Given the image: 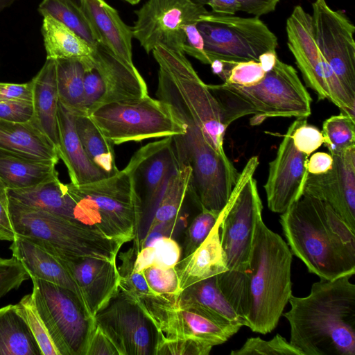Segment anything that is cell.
Returning a JSON list of instances; mask_svg holds the SVG:
<instances>
[{
  "instance_id": "cell-50",
  "label": "cell",
  "mask_w": 355,
  "mask_h": 355,
  "mask_svg": "<svg viewBox=\"0 0 355 355\" xmlns=\"http://www.w3.org/2000/svg\"><path fill=\"white\" fill-rule=\"evenodd\" d=\"M119 290L130 298L155 295L142 272H130L121 275Z\"/></svg>"
},
{
  "instance_id": "cell-48",
  "label": "cell",
  "mask_w": 355,
  "mask_h": 355,
  "mask_svg": "<svg viewBox=\"0 0 355 355\" xmlns=\"http://www.w3.org/2000/svg\"><path fill=\"white\" fill-rule=\"evenodd\" d=\"M151 247L154 265L162 268H172L180 259V246L171 236L161 237Z\"/></svg>"
},
{
  "instance_id": "cell-19",
  "label": "cell",
  "mask_w": 355,
  "mask_h": 355,
  "mask_svg": "<svg viewBox=\"0 0 355 355\" xmlns=\"http://www.w3.org/2000/svg\"><path fill=\"white\" fill-rule=\"evenodd\" d=\"M33 277L71 355H85L95 327L92 317L71 291ZM30 277V278H31Z\"/></svg>"
},
{
  "instance_id": "cell-33",
  "label": "cell",
  "mask_w": 355,
  "mask_h": 355,
  "mask_svg": "<svg viewBox=\"0 0 355 355\" xmlns=\"http://www.w3.org/2000/svg\"><path fill=\"white\" fill-rule=\"evenodd\" d=\"M57 164L0 154V179L8 189H23L58 175Z\"/></svg>"
},
{
  "instance_id": "cell-16",
  "label": "cell",
  "mask_w": 355,
  "mask_h": 355,
  "mask_svg": "<svg viewBox=\"0 0 355 355\" xmlns=\"http://www.w3.org/2000/svg\"><path fill=\"white\" fill-rule=\"evenodd\" d=\"M119 355L154 354L155 330L140 307L120 290L94 316Z\"/></svg>"
},
{
  "instance_id": "cell-27",
  "label": "cell",
  "mask_w": 355,
  "mask_h": 355,
  "mask_svg": "<svg viewBox=\"0 0 355 355\" xmlns=\"http://www.w3.org/2000/svg\"><path fill=\"white\" fill-rule=\"evenodd\" d=\"M31 81L33 88V116L31 121L49 139L58 153L59 96L55 60L46 58L42 69Z\"/></svg>"
},
{
  "instance_id": "cell-32",
  "label": "cell",
  "mask_w": 355,
  "mask_h": 355,
  "mask_svg": "<svg viewBox=\"0 0 355 355\" xmlns=\"http://www.w3.org/2000/svg\"><path fill=\"white\" fill-rule=\"evenodd\" d=\"M191 180L190 166L178 162L177 167L166 180L154 207L153 218L146 234L160 225L179 218L182 207L189 193Z\"/></svg>"
},
{
  "instance_id": "cell-49",
  "label": "cell",
  "mask_w": 355,
  "mask_h": 355,
  "mask_svg": "<svg viewBox=\"0 0 355 355\" xmlns=\"http://www.w3.org/2000/svg\"><path fill=\"white\" fill-rule=\"evenodd\" d=\"M184 33L183 52L200 62L210 64L211 61L205 51L203 37L197 27V22L182 27Z\"/></svg>"
},
{
  "instance_id": "cell-51",
  "label": "cell",
  "mask_w": 355,
  "mask_h": 355,
  "mask_svg": "<svg viewBox=\"0 0 355 355\" xmlns=\"http://www.w3.org/2000/svg\"><path fill=\"white\" fill-rule=\"evenodd\" d=\"M33 105L31 102L12 101L0 99V119L24 123L31 120Z\"/></svg>"
},
{
  "instance_id": "cell-57",
  "label": "cell",
  "mask_w": 355,
  "mask_h": 355,
  "mask_svg": "<svg viewBox=\"0 0 355 355\" xmlns=\"http://www.w3.org/2000/svg\"><path fill=\"white\" fill-rule=\"evenodd\" d=\"M16 0H0V12L10 7Z\"/></svg>"
},
{
  "instance_id": "cell-39",
  "label": "cell",
  "mask_w": 355,
  "mask_h": 355,
  "mask_svg": "<svg viewBox=\"0 0 355 355\" xmlns=\"http://www.w3.org/2000/svg\"><path fill=\"white\" fill-rule=\"evenodd\" d=\"M214 73L225 83L240 87H250L259 83L266 72L259 62H225L214 60L210 64Z\"/></svg>"
},
{
  "instance_id": "cell-31",
  "label": "cell",
  "mask_w": 355,
  "mask_h": 355,
  "mask_svg": "<svg viewBox=\"0 0 355 355\" xmlns=\"http://www.w3.org/2000/svg\"><path fill=\"white\" fill-rule=\"evenodd\" d=\"M8 194L10 200L19 203L76 220L75 202L67 191V184L60 180L58 175L31 187L8 189Z\"/></svg>"
},
{
  "instance_id": "cell-7",
  "label": "cell",
  "mask_w": 355,
  "mask_h": 355,
  "mask_svg": "<svg viewBox=\"0 0 355 355\" xmlns=\"http://www.w3.org/2000/svg\"><path fill=\"white\" fill-rule=\"evenodd\" d=\"M153 55L159 66L156 96L190 119L218 153L223 148L225 127L220 105L215 96L182 52L158 46Z\"/></svg>"
},
{
  "instance_id": "cell-41",
  "label": "cell",
  "mask_w": 355,
  "mask_h": 355,
  "mask_svg": "<svg viewBox=\"0 0 355 355\" xmlns=\"http://www.w3.org/2000/svg\"><path fill=\"white\" fill-rule=\"evenodd\" d=\"M195 3L209 6L211 11L220 14L234 15L244 12L259 17L273 12L279 0H191Z\"/></svg>"
},
{
  "instance_id": "cell-59",
  "label": "cell",
  "mask_w": 355,
  "mask_h": 355,
  "mask_svg": "<svg viewBox=\"0 0 355 355\" xmlns=\"http://www.w3.org/2000/svg\"><path fill=\"white\" fill-rule=\"evenodd\" d=\"M72 2L76 3L77 6L81 7V1L82 0H71Z\"/></svg>"
},
{
  "instance_id": "cell-5",
  "label": "cell",
  "mask_w": 355,
  "mask_h": 355,
  "mask_svg": "<svg viewBox=\"0 0 355 355\" xmlns=\"http://www.w3.org/2000/svg\"><path fill=\"white\" fill-rule=\"evenodd\" d=\"M293 254L288 244L259 218L249 263L246 327L266 334L277 327L292 295Z\"/></svg>"
},
{
  "instance_id": "cell-12",
  "label": "cell",
  "mask_w": 355,
  "mask_h": 355,
  "mask_svg": "<svg viewBox=\"0 0 355 355\" xmlns=\"http://www.w3.org/2000/svg\"><path fill=\"white\" fill-rule=\"evenodd\" d=\"M211 62H259V56L276 51V35L259 17H241L207 11L197 22Z\"/></svg>"
},
{
  "instance_id": "cell-52",
  "label": "cell",
  "mask_w": 355,
  "mask_h": 355,
  "mask_svg": "<svg viewBox=\"0 0 355 355\" xmlns=\"http://www.w3.org/2000/svg\"><path fill=\"white\" fill-rule=\"evenodd\" d=\"M8 187L0 179V241H12L16 234L10 216Z\"/></svg>"
},
{
  "instance_id": "cell-15",
  "label": "cell",
  "mask_w": 355,
  "mask_h": 355,
  "mask_svg": "<svg viewBox=\"0 0 355 355\" xmlns=\"http://www.w3.org/2000/svg\"><path fill=\"white\" fill-rule=\"evenodd\" d=\"M314 40L322 56L349 94L355 97V26L325 0L312 3Z\"/></svg>"
},
{
  "instance_id": "cell-11",
  "label": "cell",
  "mask_w": 355,
  "mask_h": 355,
  "mask_svg": "<svg viewBox=\"0 0 355 355\" xmlns=\"http://www.w3.org/2000/svg\"><path fill=\"white\" fill-rule=\"evenodd\" d=\"M89 116L113 145L173 137L186 132L173 107L149 95L104 105Z\"/></svg>"
},
{
  "instance_id": "cell-22",
  "label": "cell",
  "mask_w": 355,
  "mask_h": 355,
  "mask_svg": "<svg viewBox=\"0 0 355 355\" xmlns=\"http://www.w3.org/2000/svg\"><path fill=\"white\" fill-rule=\"evenodd\" d=\"M134 156L135 181L138 192L144 193L143 209H154L164 186L178 162L173 138L166 137L140 148Z\"/></svg>"
},
{
  "instance_id": "cell-23",
  "label": "cell",
  "mask_w": 355,
  "mask_h": 355,
  "mask_svg": "<svg viewBox=\"0 0 355 355\" xmlns=\"http://www.w3.org/2000/svg\"><path fill=\"white\" fill-rule=\"evenodd\" d=\"M9 248L12 257L26 269L30 277H34L71 291L93 317L81 289L61 257L51 248L37 239L16 235Z\"/></svg>"
},
{
  "instance_id": "cell-1",
  "label": "cell",
  "mask_w": 355,
  "mask_h": 355,
  "mask_svg": "<svg viewBox=\"0 0 355 355\" xmlns=\"http://www.w3.org/2000/svg\"><path fill=\"white\" fill-rule=\"evenodd\" d=\"M352 276L320 278L307 296H291V309L282 315L290 325V343L303 355H355Z\"/></svg>"
},
{
  "instance_id": "cell-24",
  "label": "cell",
  "mask_w": 355,
  "mask_h": 355,
  "mask_svg": "<svg viewBox=\"0 0 355 355\" xmlns=\"http://www.w3.org/2000/svg\"><path fill=\"white\" fill-rule=\"evenodd\" d=\"M58 128V155L67 168L71 183L80 185L110 176L88 157L76 132L75 114L60 101Z\"/></svg>"
},
{
  "instance_id": "cell-36",
  "label": "cell",
  "mask_w": 355,
  "mask_h": 355,
  "mask_svg": "<svg viewBox=\"0 0 355 355\" xmlns=\"http://www.w3.org/2000/svg\"><path fill=\"white\" fill-rule=\"evenodd\" d=\"M75 126L83 147L91 161L112 175L117 173L113 144L86 114H75Z\"/></svg>"
},
{
  "instance_id": "cell-2",
  "label": "cell",
  "mask_w": 355,
  "mask_h": 355,
  "mask_svg": "<svg viewBox=\"0 0 355 355\" xmlns=\"http://www.w3.org/2000/svg\"><path fill=\"white\" fill-rule=\"evenodd\" d=\"M292 254L320 278L355 273V232L325 202L302 196L280 216Z\"/></svg>"
},
{
  "instance_id": "cell-30",
  "label": "cell",
  "mask_w": 355,
  "mask_h": 355,
  "mask_svg": "<svg viewBox=\"0 0 355 355\" xmlns=\"http://www.w3.org/2000/svg\"><path fill=\"white\" fill-rule=\"evenodd\" d=\"M42 16L41 32L46 58L78 60L85 69L92 67L94 46L51 15Z\"/></svg>"
},
{
  "instance_id": "cell-8",
  "label": "cell",
  "mask_w": 355,
  "mask_h": 355,
  "mask_svg": "<svg viewBox=\"0 0 355 355\" xmlns=\"http://www.w3.org/2000/svg\"><path fill=\"white\" fill-rule=\"evenodd\" d=\"M9 200L15 234L41 241L62 257L116 261L119 250L125 244L77 220Z\"/></svg>"
},
{
  "instance_id": "cell-28",
  "label": "cell",
  "mask_w": 355,
  "mask_h": 355,
  "mask_svg": "<svg viewBox=\"0 0 355 355\" xmlns=\"http://www.w3.org/2000/svg\"><path fill=\"white\" fill-rule=\"evenodd\" d=\"M0 154L56 164L60 159L54 146L31 121L0 119Z\"/></svg>"
},
{
  "instance_id": "cell-34",
  "label": "cell",
  "mask_w": 355,
  "mask_h": 355,
  "mask_svg": "<svg viewBox=\"0 0 355 355\" xmlns=\"http://www.w3.org/2000/svg\"><path fill=\"white\" fill-rule=\"evenodd\" d=\"M0 355H42L15 304L0 308Z\"/></svg>"
},
{
  "instance_id": "cell-13",
  "label": "cell",
  "mask_w": 355,
  "mask_h": 355,
  "mask_svg": "<svg viewBox=\"0 0 355 355\" xmlns=\"http://www.w3.org/2000/svg\"><path fill=\"white\" fill-rule=\"evenodd\" d=\"M287 45L307 87L319 100L328 99L342 113L355 118V97L351 96L320 53L313 33L311 15L294 8L286 21Z\"/></svg>"
},
{
  "instance_id": "cell-43",
  "label": "cell",
  "mask_w": 355,
  "mask_h": 355,
  "mask_svg": "<svg viewBox=\"0 0 355 355\" xmlns=\"http://www.w3.org/2000/svg\"><path fill=\"white\" fill-rule=\"evenodd\" d=\"M220 212L202 208L195 216L186 230L184 257L192 253L205 241L217 223Z\"/></svg>"
},
{
  "instance_id": "cell-29",
  "label": "cell",
  "mask_w": 355,
  "mask_h": 355,
  "mask_svg": "<svg viewBox=\"0 0 355 355\" xmlns=\"http://www.w3.org/2000/svg\"><path fill=\"white\" fill-rule=\"evenodd\" d=\"M221 217L222 211L217 223L205 241L175 266L181 291L227 270L220 239Z\"/></svg>"
},
{
  "instance_id": "cell-58",
  "label": "cell",
  "mask_w": 355,
  "mask_h": 355,
  "mask_svg": "<svg viewBox=\"0 0 355 355\" xmlns=\"http://www.w3.org/2000/svg\"><path fill=\"white\" fill-rule=\"evenodd\" d=\"M125 1L132 4V5H136L139 3L141 0H124Z\"/></svg>"
},
{
  "instance_id": "cell-17",
  "label": "cell",
  "mask_w": 355,
  "mask_h": 355,
  "mask_svg": "<svg viewBox=\"0 0 355 355\" xmlns=\"http://www.w3.org/2000/svg\"><path fill=\"white\" fill-rule=\"evenodd\" d=\"M300 118L288 127L274 159L269 164L264 189L268 208L282 214L302 196L309 156L295 146L292 134Z\"/></svg>"
},
{
  "instance_id": "cell-55",
  "label": "cell",
  "mask_w": 355,
  "mask_h": 355,
  "mask_svg": "<svg viewBox=\"0 0 355 355\" xmlns=\"http://www.w3.org/2000/svg\"><path fill=\"white\" fill-rule=\"evenodd\" d=\"M332 164L333 157L330 153L317 152L308 159L307 171L310 174H321L329 171Z\"/></svg>"
},
{
  "instance_id": "cell-10",
  "label": "cell",
  "mask_w": 355,
  "mask_h": 355,
  "mask_svg": "<svg viewBox=\"0 0 355 355\" xmlns=\"http://www.w3.org/2000/svg\"><path fill=\"white\" fill-rule=\"evenodd\" d=\"M130 299L152 323L156 343L193 340L213 347L225 343L241 327L206 309L182 301L179 295Z\"/></svg>"
},
{
  "instance_id": "cell-44",
  "label": "cell",
  "mask_w": 355,
  "mask_h": 355,
  "mask_svg": "<svg viewBox=\"0 0 355 355\" xmlns=\"http://www.w3.org/2000/svg\"><path fill=\"white\" fill-rule=\"evenodd\" d=\"M141 272L155 295H179L181 293L175 267L153 265Z\"/></svg>"
},
{
  "instance_id": "cell-26",
  "label": "cell",
  "mask_w": 355,
  "mask_h": 355,
  "mask_svg": "<svg viewBox=\"0 0 355 355\" xmlns=\"http://www.w3.org/2000/svg\"><path fill=\"white\" fill-rule=\"evenodd\" d=\"M81 8L93 27L98 42L120 58L132 62V27L105 0H82Z\"/></svg>"
},
{
  "instance_id": "cell-45",
  "label": "cell",
  "mask_w": 355,
  "mask_h": 355,
  "mask_svg": "<svg viewBox=\"0 0 355 355\" xmlns=\"http://www.w3.org/2000/svg\"><path fill=\"white\" fill-rule=\"evenodd\" d=\"M30 276L22 263L12 257H0V299L12 290L18 289Z\"/></svg>"
},
{
  "instance_id": "cell-40",
  "label": "cell",
  "mask_w": 355,
  "mask_h": 355,
  "mask_svg": "<svg viewBox=\"0 0 355 355\" xmlns=\"http://www.w3.org/2000/svg\"><path fill=\"white\" fill-rule=\"evenodd\" d=\"M324 144L331 155L355 146V118L344 113L327 119L322 125Z\"/></svg>"
},
{
  "instance_id": "cell-3",
  "label": "cell",
  "mask_w": 355,
  "mask_h": 355,
  "mask_svg": "<svg viewBox=\"0 0 355 355\" xmlns=\"http://www.w3.org/2000/svg\"><path fill=\"white\" fill-rule=\"evenodd\" d=\"M259 164L252 157L240 173L230 199L222 210L220 244L227 270L217 275L223 294L246 323L249 311L248 269L257 223L262 202L253 175Z\"/></svg>"
},
{
  "instance_id": "cell-35",
  "label": "cell",
  "mask_w": 355,
  "mask_h": 355,
  "mask_svg": "<svg viewBox=\"0 0 355 355\" xmlns=\"http://www.w3.org/2000/svg\"><path fill=\"white\" fill-rule=\"evenodd\" d=\"M179 297L186 303L206 309L236 324L245 326V322L236 313L221 291L217 275L188 286L181 291Z\"/></svg>"
},
{
  "instance_id": "cell-4",
  "label": "cell",
  "mask_w": 355,
  "mask_h": 355,
  "mask_svg": "<svg viewBox=\"0 0 355 355\" xmlns=\"http://www.w3.org/2000/svg\"><path fill=\"white\" fill-rule=\"evenodd\" d=\"M134 155L125 168L92 182L67 184L75 202L74 218L125 243L138 239L144 209L137 191Z\"/></svg>"
},
{
  "instance_id": "cell-37",
  "label": "cell",
  "mask_w": 355,
  "mask_h": 355,
  "mask_svg": "<svg viewBox=\"0 0 355 355\" xmlns=\"http://www.w3.org/2000/svg\"><path fill=\"white\" fill-rule=\"evenodd\" d=\"M55 60L59 101L74 114H86L83 64L75 60Z\"/></svg>"
},
{
  "instance_id": "cell-54",
  "label": "cell",
  "mask_w": 355,
  "mask_h": 355,
  "mask_svg": "<svg viewBox=\"0 0 355 355\" xmlns=\"http://www.w3.org/2000/svg\"><path fill=\"white\" fill-rule=\"evenodd\" d=\"M0 99L32 103L31 81L22 84L0 83Z\"/></svg>"
},
{
  "instance_id": "cell-47",
  "label": "cell",
  "mask_w": 355,
  "mask_h": 355,
  "mask_svg": "<svg viewBox=\"0 0 355 355\" xmlns=\"http://www.w3.org/2000/svg\"><path fill=\"white\" fill-rule=\"evenodd\" d=\"M212 347L193 340L159 341L154 355H208Z\"/></svg>"
},
{
  "instance_id": "cell-25",
  "label": "cell",
  "mask_w": 355,
  "mask_h": 355,
  "mask_svg": "<svg viewBox=\"0 0 355 355\" xmlns=\"http://www.w3.org/2000/svg\"><path fill=\"white\" fill-rule=\"evenodd\" d=\"M32 293L15 304L18 314L25 320L38 344L42 355H71L46 305L35 279Z\"/></svg>"
},
{
  "instance_id": "cell-21",
  "label": "cell",
  "mask_w": 355,
  "mask_h": 355,
  "mask_svg": "<svg viewBox=\"0 0 355 355\" xmlns=\"http://www.w3.org/2000/svg\"><path fill=\"white\" fill-rule=\"evenodd\" d=\"M60 257L81 289L89 310L94 318L119 291L121 275L116 261L91 257Z\"/></svg>"
},
{
  "instance_id": "cell-56",
  "label": "cell",
  "mask_w": 355,
  "mask_h": 355,
  "mask_svg": "<svg viewBox=\"0 0 355 355\" xmlns=\"http://www.w3.org/2000/svg\"><path fill=\"white\" fill-rule=\"evenodd\" d=\"M277 58L276 51H270L261 54L259 56V62L267 73L272 69Z\"/></svg>"
},
{
  "instance_id": "cell-38",
  "label": "cell",
  "mask_w": 355,
  "mask_h": 355,
  "mask_svg": "<svg viewBox=\"0 0 355 355\" xmlns=\"http://www.w3.org/2000/svg\"><path fill=\"white\" fill-rule=\"evenodd\" d=\"M38 12L42 15H51L92 46L98 43L97 35L81 7L71 0H42Z\"/></svg>"
},
{
  "instance_id": "cell-9",
  "label": "cell",
  "mask_w": 355,
  "mask_h": 355,
  "mask_svg": "<svg viewBox=\"0 0 355 355\" xmlns=\"http://www.w3.org/2000/svg\"><path fill=\"white\" fill-rule=\"evenodd\" d=\"M178 116L184 123L186 132L172 137L173 145L178 161L191 168L189 194L201 208L220 212L240 173L226 154L217 153L208 144L197 125L183 115Z\"/></svg>"
},
{
  "instance_id": "cell-42",
  "label": "cell",
  "mask_w": 355,
  "mask_h": 355,
  "mask_svg": "<svg viewBox=\"0 0 355 355\" xmlns=\"http://www.w3.org/2000/svg\"><path fill=\"white\" fill-rule=\"evenodd\" d=\"M231 355H303V353L279 334L271 340L249 338L243 346L230 352Z\"/></svg>"
},
{
  "instance_id": "cell-14",
  "label": "cell",
  "mask_w": 355,
  "mask_h": 355,
  "mask_svg": "<svg viewBox=\"0 0 355 355\" xmlns=\"http://www.w3.org/2000/svg\"><path fill=\"white\" fill-rule=\"evenodd\" d=\"M207 10L191 0H147L135 11L133 37L149 54L158 46L183 52V26L198 22Z\"/></svg>"
},
{
  "instance_id": "cell-18",
  "label": "cell",
  "mask_w": 355,
  "mask_h": 355,
  "mask_svg": "<svg viewBox=\"0 0 355 355\" xmlns=\"http://www.w3.org/2000/svg\"><path fill=\"white\" fill-rule=\"evenodd\" d=\"M332 157L327 172L308 173L302 196L327 202L355 232V146Z\"/></svg>"
},
{
  "instance_id": "cell-46",
  "label": "cell",
  "mask_w": 355,
  "mask_h": 355,
  "mask_svg": "<svg viewBox=\"0 0 355 355\" xmlns=\"http://www.w3.org/2000/svg\"><path fill=\"white\" fill-rule=\"evenodd\" d=\"M292 139L297 149L308 156L324 143L322 132L316 127L309 125L305 118H300L293 132Z\"/></svg>"
},
{
  "instance_id": "cell-53",
  "label": "cell",
  "mask_w": 355,
  "mask_h": 355,
  "mask_svg": "<svg viewBox=\"0 0 355 355\" xmlns=\"http://www.w3.org/2000/svg\"><path fill=\"white\" fill-rule=\"evenodd\" d=\"M85 355H119L116 347L96 323L89 339Z\"/></svg>"
},
{
  "instance_id": "cell-6",
  "label": "cell",
  "mask_w": 355,
  "mask_h": 355,
  "mask_svg": "<svg viewBox=\"0 0 355 355\" xmlns=\"http://www.w3.org/2000/svg\"><path fill=\"white\" fill-rule=\"evenodd\" d=\"M218 101L227 127L250 114L267 117L306 118L311 113L312 99L297 71L277 59L259 83L240 87L223 83L208 85Z\"/></svg>"
},
{
  "instance_id": "cell-20",
  "label": "cell",
  "mask_w": 355,
  "mask_h": 355,
  "mask_svg": "<svg viewBox=\"0 0 355 355\" xmlns=\"http://www.w3.org/2000/svg\"><path fill=\"white\" fill-rule=\"evenodd\" d=\"M92 67L101 86V107L148 96L147 84L134 63L115 55L99 42L94 46Z\"/></svg>"
}]
</instances>
